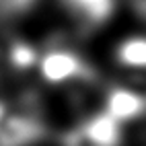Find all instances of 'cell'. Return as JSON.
<instances>
[{"instance_id": "obj_1", "label": "cell", "mask_w": 146, "mask_h": 146, "mask_svg": "<svg viewBox=\"0 0 146 146\" xmlns=\"http://www.w3.org/2000/svg\"><path fill=\"white\" fill-rule=\"evenodd\" d=\"M66 2L76 19L89 25L103 23L113 11V0H66Z\"/></svg>"}, {"instance_id": "obj_2", "label": "cell", "mask_w": 146, "mask_h": 146, "mask_svg": "<svg viewBox=\"0 0 146 146\" xmlns=\"http://www.w3.org/2000/svg\"><path fill=\"white\" fill-rule=\"evenodd\" d=\"M117 58L130 68H146V39H128L121 45Z\"/></svg>"}, {"instance_id": "obj_3", "label": "cell", "mask_w": 146, "mask_h": 146, "mask_svg": "<svg viewBox=\"0 0 146 146\" xmlns=\"http://www.w3.org/2000/svg\"><path fill=\"white\" fill-rule=\"evenodd\" d=\"M45 72H47V76H52V78H64L66 74L72 72V60L64 54H58V56L50 58Z\"/></svg>"}]
</instances>
